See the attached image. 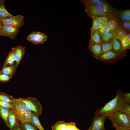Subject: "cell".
Instances as JSON below:
<instances>
[{
    "instance_id": "6da1fadb",
    "label": "cell",
    "mask_w": 130,
    "mask_h": 130,
    "mask_svg": "<svg viewBox=\"0 0 130 130\" xmlns=\"http://www.w3.org/2000/svg\"><path fill=\"white\" fill-rule=\"evenodd\" d=\"M12 104V110L15 113L20 123L27 122L32 124L31 121L32 112L24 103L19 99L14 98Z\"/></svg>"
},
{
    "instance_id": "7a4b0ae2",
    "label": "cell",
    "mask_w": 130,
    "mask_h": 130,
    "mask_svg": "<svg viewBox=\"0 0 130 130\" xmlns=\"http://www.w3.org/2000/svg\"><path fill=\"white\" fill-rule=\"evenodd\" d=\"M122 91L118 90L115 98L107 103L103 107L97 110L95 113L106 116L118 110L123 102Z\"/></svg>"
},
{
    "instance_id": "3957f363",
    "label": "cell",
    "mask_w": 130,
    "mask_h": 130,
    "mask_svg": "<svg viewBox=\"0 0 130 130\" xmlns=\"http://www.w3.org/2000/svg\"><path fill=\"white\" fill-rule=\"evenodd\" d=\"M106 117L112 122L113 127L117 125H120L130 128V118L118 110L111 114Z\"/></svg>"
},
{
    "instance_id": "277c9868",
    "label": "cell",
    "mask_w": 130,
    "mask_h": 130,
    "mask_svg": "<svg viewBox=\"0 0 130 130\" xmlns=\"http://www.w3.org/2000/svg\"><path fill=\"white\" fill-rule=\"evenodd\" d=\"M127 53L126 51L119 52L111 51L100 55L97 59L107 63L114 64L123 59L126 55Z\"/></svg>"
},
{
    "instance_id": "5b68a950",
    "label": "cell",
    "mask_w": 130,
    "mask_h": 130,
    "mask_svg": "<svg viewBox=\"0 0 130 130\" xmlns=\"http://www.w3.org/2000/svg\"><path fill=\"white\" fill-rule=\"evenodd\" d=\"M19 99L25 104L32 112L35 113L39 117L41 114L42 106L36 98L28 97L24 98H20Z\"/></svg>"
},
{
    "instance_id": "8992f818",
    "label": "cell",
    "mask_w": 130,
    "mask_h": 130,
    "mask_svg": "<svg viewBox=\"0 0 130 130\" xmlns=\"http://www.w3.org/2000/svg\"><path fill=\"white\" fill-rule=\"evenodd\" d=\"M24 16L18 15L12 17L6 18L0 20L3 25H7L19 29L24 24Z\"/></svg>"
},
{
    "instance_id": "52a82bcc",
    "label": "cell",
    "mask_w": 130,
    "mask_h": 130,
    "mask_svg": "<svg viewBox=\"0 0 130 130\" xmlns=\"http://www.w3.org/2000/svg\"><path fill=\"white\" fill-rule=\"evenodd\" d=\"M94 7L110 16L114 15L117 10L104 0H101Z\"/></svg>"
},
{
    "instance_id": "ba28073f",
    "label": "cell",
    "mask_w": 130,
    "mask_h": 130,
    "mask_svg": "<svg viewBox=\"0 0 130 130\" xmlns=\"http://www.w3.org/2000/svg\"><path fill=\"white\" fill-rule=\"evenodd\" d=\"M46 35L40 32L33 31L27 37V40L34 44H39L44 43L47 40Z\"/></svg>"
},
{
    "instance_id": "9c48e42d",
    "label": "cell",
    "mask_w": 130,
    "mask_h": 130,
    "mask_svg": "<svg viewBox=\"0 0 130 130\" xmlns=\"http://www.w3.org/2000/svg\"><path fill=\"white\" fill-rule=\"evenodd\" d=\"M106 117L95 113L89 129L95 130H106L104 128V124Z\"/></svg>"
},
{
    "instance_id": "30bf717a",
    "label": "cell",
    "mask_w": 130,
    "mask_h": 130,
    "mask_svg": "<svg viewBox=\"0 0 130 130\" xmlns=\"http://www.w3.org/2000/svg\"><path fill=\"white\" fill-rule=\"evenodd\" d=\"M105 25L109 29L110 32L115 35L117 30L122 27V22L114 15L110 17Z\"/></svg>"
},
{
    "instance_id": "8fae6325",
    "label": "cell",
    "mask_w": 130,
    "mask_h": 130,
    "mask_svg": "<svg viewBox=\"0 0 130 130\" xmlns=\"http://www.w3.org/2000/svg\"><path fill=\"white\" fill-rule=\"evenodd\" d=\"M20 30L13 27L6 25H3L1 36L9 37L11 40L15 39Z\"/></svg>"
},
{
    "instance_id": "7c38bea8",
    "label": "cell",
    "mask_w": 130,
    "mask_h": 130,
    "mask_svg": "<svg viewBox=\"0 0 130 130\" xmlns=\"http://www.w3.org/2000/svg\"><path fill=\"white\" fill-rule=\"evenodd\" d=\"M14 54L16 63L18 66L20 63L25 53L24 47L18 45L14 47Z\"/></svg>"
},
{
    "instance_id": "4fadbf2b",
    "label": "cell",
    "mask_w": 130,
    "mask_h": 130,
    "mask_svg": "<svg viewBox=\"0 0 130 130\" xmlns=\"http://www.w3.org/2000/svg\"><path fill=\"white\" fill-rule=\"evenodd\" d=\"M85 11L87 15L92 19L93 18L107 15L94 6H85Z\"/></svg>"
},
{
    "instance_id": "5bb4252c",
    "label": "cell",
    "mask_w": 130,
    "mask_h": 130,
    "mask_svg": "<svg viewBox=\"0 0 130 130\" xmlns=\"http://www.w3.org/2000/svg\"><path fill=\"white\" fill-rule=\"evenodd\" d=\"M114 15L118 18L122 22L129 21L130 22V10H117Z\"/></svg>"
},
{
    "instance_id": "9a60e30c",
    "label": "cell",
    "mask_w": 130,
    "mask_h": 130,
    "mask_svg": "<svg viewBox=\"0 0 130 130\" xmlns=\"http://www.w3.org/2000/svg\"><path fill=\"white\" fill-rule=\"evenodd\" d=\"M17 66L16 63L12 65H3L0 74L12 76L15 74Z\"/></svg>"
},
{
    "instance_id": "2e32d148",
    "label": "cell",
    "mask_w": 130,
    "mask_h": 130,
    "mask_svg": "<svg viewBox=\"0 0 130 130\" xmlns=\"http://www.w3.org/2000/svg\"><path fill=\"white\" fill-rule=\"evenodd\" d=\"M89 48L93 56L97 59L101 53L102 44H94L89 46Z\"/></svg>"
},
{
    "instance_id": "e0dca14e",
    "label": "cell",
    "mask_w": 130,
    "mask_h": 130,
    "mask_svg": "<svg viewBox=\"0 0 130 130\" xmlns=\"http://www.w3.org/2000/svg\"><path fill=\"white\" fill-rule=\"evenodd\" d=\"M5 1V0H0V19L7 17H11L14 16L6 10L4 4Z\"/></svg>"
},
{
    "instance_id": "ac0fdd59",
    "label": "cell",
    "mask_w": 130,
    "mask_h": 130,
    "mask_svg": "<svg viewBox=\"0 0 130 130\" xmlns=\"http://www.w3.org/2000/svg\"><path fill=\"white\" fill-rule=\"evenodd\" d=\"M8 121L10 130L12 129L19 121L17 119L16 115L11 109H10L8 117Z\"/></svg>"
},
{
    "instance_id": "d6986e66",
    "label": "cell",
    "mask_w": 130,
    "mask_h": 130,
    "mask_svg": "<svg viewBox=\"0 0 130 130\" xmlns=\"http://www.w3.org/2000/svg\"><path fill=\"white\" fill-rule=\"evenodd\" d=\"M102 44L100 35L97 31L91 34V37L89 46Z\"/></svg>"
},
{
    "instance_id": "ffe728a7",
    "label": "cell",
    "mask_w": 130,
    "mask_h": 130,
    "mask_svg": "<svg viewBox=\"0 0 130 130\" xmlns=\"http://www.w3.org/2000/svg\"><path fill=\"white\" fill-rule=\"evenodd\" d=\"M130 103L124 101L121 104L118 111L123 113L130 118Z\"/></svg>"
},
{
    "instance_id": "44dd1931",
    "label": "cell",
    "mask_w": 130,
    "mask_h": 130,
    "mask_svg": "<svg viewBox=\"0 0 130 130\" xmlns=\"http://www.w3.org/2000/svg\"><path fill=\"white\" fill-rule=\"evenodd\" d=\"M15 63L14 47H13L6 58L3 65H12Z\"/></svg>"
},
{
    "instance_id": "7402d4cb",
    "label": "cell",
    "mask_w": 130,
    "mask_h": 130,
    "mask_svg": "<svg viewBox=\"0 0 130 130\" xmlns=\"http://www.w3.org/2000/svg\"><path fill=\"white\" fill-rule=\"evenodd\" d=\"M10 110L0 107V116L8 127H9L8 117Z\"/></svg>"
},
{
    "instance_id": "603a6c76",
    "label": "cell",
    "mask_w": 130,
    "mask_h": 130,
    "mask_svg": "<svg viewBox=\"0 0 130 130\" xmlns=\"http://www.w3.org/2000/svg\"><path fill=\"white\" fill-rule=\"evenodd\" d=\"M39 117L35 113L32 112L31 115V121L32 123L39 130H45L39 121Z\"/></svg>"
},
{
    "instance_id": "cb8c5ba5",
    "label": "cell",
    "mask_w": 130,
    "mask_h": 130,
    "mask_svg": "<svg viewBox=\"0 0 130 130\" xmlns=\"http://www.w3.org/2000/svg\"><path fill=\"white\" fill-rule=\"evenodd\" d=\"M113 51L116 52H119L125 50H123L120 40L117 39L115 37L112 41Z\"/></svg>"
},
{
    "instance_id": "d4e9b609",
    "label": "cell",
    "mask_w": 130,
    "mask_h": 130,
    "mask_svg": "<svg viewBox=\"0 0 130 130\" xmlns=\"http://www.w3.org/2000/svg\"><path fill=\"white\" fill-rule=\"evenodd\" d=\"M102 44L110 42L113 40L115 37V35L109 32L103 35H100Z\"/></svg>"
},
{
    "instance_id": "484cf974",
    "label": "cell",
    "mask_w": 130,
    "mask_h": 130,
    "mask_svg": "<svg viewBox=\"0 0 130 130\" xmlns=\"http://www.w3.org/2000/svg\"><path fill=\"white\" fill-rule=\"evenodd\" d=\"M67 123L63 121L57 122L52 127V130H66Z\"/></svg>"
},
{
    "instance_id": "4316f807",
    "label": "cell",
    "mask_w": 130,
    "mask_h": 130,
    "mask_svg": "<svg viewBox=\"0 0 130 130\" xmlns=\"http://www.w3.org/2000/svg\"><path fill=\"white\" fill-rule=\"evenodd\" d=\"M130 33L122 27L118 29L116 32L115 35V37L117 39L121 40Z\"/></svg>"
},
{
    "instance_id": "83f0119b",
    "label": "cell",
    "mask_w": 130,
    "mask_h": 130,
    "mask_svg": "<svg viewBox=\"0 0 130 130\" xmlns=\"http://www.w3.org/2000/svg\"><path fill=\"white\" fill-rule=\"evenodd\" d=\"M112 41L110 42L102 44L101 55L108 52L113 51Z\"/></svg>"
},
{
    "instance_id": "f1b7e54d",
    "label": "cell",
    "mask_w": 130,
    "mask_h": 130,
    "mask_svg": "<svg viewBox=\"0 0 130 130\" xmlns=\"http://www.w3.org/2000/svg\"><path fill=\"white\" fill-rule=\"evenodd\" d=\"M20 127L22 130H38L37 128L33 124L30 123L25 122L20 123Z\"/></svg>"
},
{
    "instance_id": "f546056e",
    "label": "cell",
    "mask_w": 130,
    "mask_h": 130,
    "mask_svg": "<svg viewBox=\"0 0 130 130\" xmlns=\"http://www.w3.org/2000/svg\"><path fill=\"white\" fill-rule=\"evenodd\" d=\"M13 98L12 96L3 92H0V100L12 104Z\"/></svg>"
},
{
    "instance_id": "4dcf8cb0",
    "label": "cell",
    "mask_w": 130,
    "mask_h": 130,
    "mask_svg": "<svg viewBox=\"0 0 130 130\" xmlns=\"http://www.w3.org/2000/svg\"><path fill=\"white\" fill-rule=\"evenodd\" d=\"M92 19V26L90 29L91 34L97 31L103 26L95 18H93Z\"/></svg>"
},
{
    "instance_id": "1f68e13d",
    "label": "cell",
    "mask_w": 130,
    "mask_h": 130,
    "mask_svg": "<svg viewBox=\"0 0 130 130\" xmlns=\"http://www.w3.org/2000/svg\"><path fill=\"white\" fill-rule=\"evenodd\" d=\"M111 16L105 15L95 17L102 26L105 25Z\"/></svg>"
},
{
    "instance_id": "d6a6232c",
    "label": "cell",
    "mask_w": 130,
    "mask_h": 130,
    "mask_svg": "<svg viewBox=\"0 0 130 130\" xmlns=\"http://www.w3.org/2000/svg\"><path fill=\"white\" fill-rule=\"evenodd\" d=\"M101 0H81L85 6H94Z\"/></svg>"
},
{
    "instance_id": "836d02e7",
    "label": "cell",
    "mask_w": 130,
    "mask_h": 130,
    "mask_svg": "<svg viewBox=\"0 0 130 130\" xmlns=\"http://www.w3.org/2000/svg\"><path fill=\"white\" fill-rule=\"evenodd\" d=\"M120 41L123 50L126 51L127 49H130V41L125 37L122 39Z\"/></svg>"
},
{
    "instance_id": "e575fe53",
    "label": "cell",
    "mask_w": 130,
    "mask_h": 130,
    "mask_svg": "<svg viewBox=\"0 0 130 130\" xmlns=\"http://www.w3.org/2000/svg\"><path fill=\"white\" fill-rule=\"evenodd\" d=\"M12 76L3 74H0V82L6 83L9 82Z\"/></svg>"
},
{
    "instance_id": "d590c367",
    "label": "cell",
    "mask_w": 130,
    "mask_h": 130,
    "mask_svg": "<svg viewBox=\"0 0 130 130\" xmlns=\"http://www.w3.org/2000/svg\"><path fill=\"white\" fill-rule=\"evenodd\" d=\"M76 126V123L72 122L67 123L66 130H79Z\"/></svg>"
},
{
    "instance_id": "8d00e7d4",
    "label": "cell",
    "mask_w": 130,
    "mask_h": 130,
    "mask_svg": "<svg viewBox=\"0 0 130 130\" xmlns=\"http://www.w3.org/2000/svg\"><path fill=\"white\" fill-rule=\"evenodd\" d=\"M100 35H103L110 32L109 29L105 25L103 26L97 30Z\"/></svg>"
},
{
    "instance_id": "74e56055",
    "label": "cell",
    "mask_w": 130,
    "mask_h": 130,
    "mask_svg": "<svg viewBox=\"0 0 130 130\" xmlns=\"http://www.w3.org/2000/svg\"><path fill=\"white\" fill-rule=\"evenodd\" d=\"M0 107L4 108L12 109V105L11 103L0 100Z\"/></svg>"
},
{
    "instance_id": "f35d334b",
    "label": "cell",
    "mask_w": 130,
    "mask_h": 130,
    "mask_svg": "<svg viewBox=\"0 0 130 130\" xmlns=\"http://www.w3.org/2000/svg\"><path fill=\"white\" fill-rule=\"evenodd\" d=\"M122 27L130 32V22L129 21L122 22Z\"/></svg>"
},
{
    "instance_id": "ab89813d",
    "label": "cell",
    "mask_w": 130,
    "mask_h": 130,
    "mask_svg": "<svg viewBox=\"0 0 130 130\" xmlns=\"http://www.w3.org/2000/svg\"><path fill=\"white\" fill-rule=\"evenodd\" d=\"M122 96L124 101L130 103V93H124L122 91Z\"/></svg>"
},
{
    "instance_id": "60d3db41",
    "label": "cell",
    "mask_w": 130,
    "mask_h": 130,
    "mask_svg": "<svg viewBox=\"0 0 130 130\" xmlns=\"http://www.w3.org/2000/svg\"><path fill=\"white\" fill-rule=\"evenodd\" d=\"M114 127L115 128L116 130H130V128L120 125H117Z\"/></svg>"
},
{
    "instance_id": "b9f144b4",
    "label": "cell",
    "mask_w": 130,
    "mask_h": 130,
    "mask_svg": "<svg viewBox=\"0 0 130 130\" xmlns=\"http://www.w3.org/2000/svg\"><path fill=\"white\" fill-rule=\"evenodd\" d=\"M22 130L20 127V123L18 121L16 125L11 130Z\"/></svg>"
},
{
    "instance_id": "7bdbcfd3",
    "label": "cell",
    "mask_w": 130,
    "mask_h": 130,
    "mask_svg": "<svg viewBox=\"0 0 130 130\" xmlns=\"http://www.w3.org/2000/svg\"><path fill=\"white\" fill-rule=\"evenodd\" d=\"M3 25L0 19V36H1V34L2 31Z\"/></svg>"
},
{
    "instance_id": "ee69618b",
    "label": "cell",
    "mask_w": 130,
    "mask_h": 130,
    "mask_svg": "<svg viewBox=\"0 0 130 130\" xmlns=\"http://www.w3.org/2000/svg\"><path fill=\"white\" fill-rule=\"evenodd\" d=\"M125 37L130 41V33H129Z\"/></svg>"
},
{
    "instance_id": "f6af8a7d",
    "label": "cell",
    "mask_w": 130,
    "mask_h": 130,
    "mask_svg": "<svg viewBox=\"0 0 130 130\" xmlns=\"http://www.w3.org/2000/svg\"><path fill=\"white\" fill-rule=\"evenodd\" d=\"M88 130H93V129H88Z\"/></svg>"
},
{
    "instance_id": "bcb514c9",
    "label": "cell",
    "mask_w": 130,
    "mask_h": 130,
    "mask_svg": "<svg viewBox=\"0 0 130 130\" xmlns=\"http://www.w3.org/2000/svg\"><path fill=\"white\" fill-rule=\"evenodd\" d=\"M79 130H80L79 129Z\"/></svg>"
},
{
    "instance_id": "7dc6e473",
    "label": "cell",
    "mask_w": 130,
    "mask_h": 130,
    "mask_svg": "<svg viewBox=\"0 0 130 130\" xmlns=\"http://www.w3.org/2000/svg\"></svg>"
}]
</instances>
